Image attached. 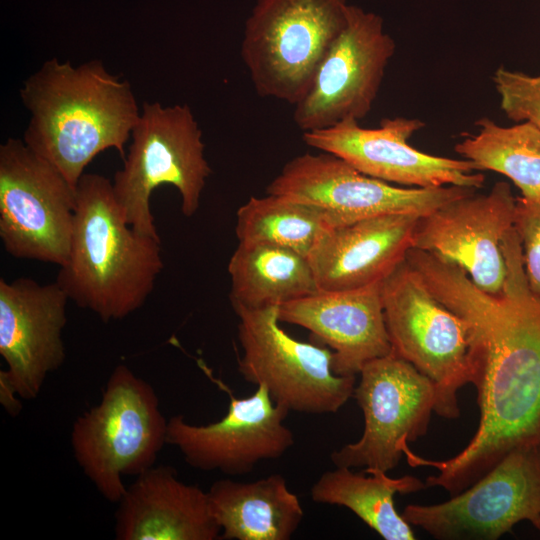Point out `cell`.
<instances>
[{
	"mask_svg": "<svg viewBox=\"0 0 540 540\" xmlns=\"http://www.w3.org/2000/svg\"><path fill=\"white\" fill-rule=\"evenodd\" d=\"M506 275L499 294L479 289L456 264L416 251L411 264L429 290L469 328L480 408L469 444L447 460L405 451L411 466L436 468L426 487L454 496L491 470L514 448L537 441L540 425V295L529 287L517 233L505 236Z\"/></svg>",
	"mask_w": 540,
	"mask_h": 540,
	"instance_id": "obj_1",
	"label": "cell"
},
{
	"mask_svg": "<svg viewBox=\"0 0 540 540\" xmlns=\"http://www.w3.org/2000/svg\"><path fill=\"white\" fill-rule=\"evenodd\" d=\"M20 98L31 114L23 141L74 188L99 153L115 149L125 157L141 114L131 84L96 59L76 67L45 61L24 81Z\"/></svg>",
	"mask_w": 540,
	"mask_h": 540,
	"instance_id": "obj_2",
	"label": "cell"
},
{
	"mask_svg": "<svg viewBox=\"0 0 540 540\" xmlns=\"http://www.w3.org/2000/svg\"><path fill=\"white\" fill-rule=\"evenodd\" d=\"M163 266L161 241L126 222L112 181L84 173L69 254L56 277L69 300L103 322L121 320L144 305Z\"/></svg>",
	"mask_w": 540,
	"mask_h": 540,
	"instance_id": "obj_3",
	"label": "cell"
},
{
	"mask_svg": "<svg viewBox=\"0 0 540 540\" xmlns=\"http://www.w3.org/2000/svg\"><path fill=\"white\" fill-rule=\"evenodd\" d=\"M167 429L153 386L120 364L111 372L100 402L74 421L73 455L97 491L118 503L127 488L123 477L138 476L155 465L167 444Z\"/></svg>",
	"mask_w": 540,
	"mask_h": 540,
	"instance_id": "obj_4",
	"label": "cell"
},
{
	"mask_svg": "<svg viewBox=\"0 0 540 540\" xmlns=\"http://www.w3.org/2000/svg\"><path fill=\"white\" fill-rule=\"evenodd\" d=\"M131 138L123 167L113 177L114 196L134 230L160 240L150 204L157 187L169 184L177 189L186 217L199 208L211 174L202 131L188 105L144 102Z\"/></svg>",
	"mask_w": 540,
	"mask_h": 540,
	"instance_id": "obj_5",
	"label": "cell"
},
{
	"mask_svg": "<svg viewBox=\"0 0 540 540\" xmlns=\"http://www.w3.org/2000/svg\"><path fill=\"white\" fill-rule=\"evenodd\" d=\"M346 0H257L241 57L259 96L296 105L347 23Z\"/></svg>",
	"mask_w": 540,
	"mask_h": 540,
	"instance_id": "obj_6",
	"label": "cell"
},
{
	"mask_svg": "<svg viewBox=\"0 0 540 540\" xmlns=\"http://www.w3.org/2000/svg\"><path fill=\"white\" fill-rule=\"evenodd\" d=\"M380 295L392 351L433 382L435 412L457 418L458 391L476 379L466 321L437 299L406 258L381 282Z\"/></svg>",
	"mask_w": 540,
	"mask_h": 540,
	"instance_id": "obj_7",
	"label": "cell"
},
{
	"mask_svg": "<svg viewBox=\"0 0 540 540\" xmlns=\"http://www.w3.org/2000/svg\"><path fill=\"white\" fill-rule=\"evenodd\" d=\"M233 309L243 351L238 371L247 382L264 385L276 404L326 414L337 412L353 396L356 377L334 373L330 348L288 335L279 326L278 306Z\"/></svg>",
	"mask_w": 540,
	"mask_h": 540,
	"instance_id": "obj_8",
	"label": "cell"
},
{
	"mask_svg": "<svg viewBox=\"0 0 540 540\" xmlns=\"http://www.w3.org/2000/svg\"><path fill=\"white\" fill-rule=\"evenodd\" d=\"M76 188L23 140L0 145V238L19 259L61 266L71 244Z\"/></svg>",
	"mask_w": 540,
	"mask_h": 540,
	"instance_id": "obj_9",
	"label": "cell"
},
{
	"mask_svg": "<svg viewBox=\"0 0 540 540\" xmlns=\"http://www.w3.org/2000/svg\"><path fill=\"white\" fill-rule=\"evenodd\" d=\"M356 398L364 417L360 439L334 451L335 467L388 472L404 455L402 444L426 434L435 412L433 382L394 351L367 362L359 372Z\"/></svg>",
	"mask_w": 540,
	"mask_h": 540,
	"instance_id": "obj_10",
	"label": "cell"
},
{
	"mask_svg": "<svg viewBox=\"0 0 540 540\" xmlns=\"http://www.w3.org/2000/svg\"><path fill=\"white\" fill-rule=\"evenodd\" d=\"M402 517L441 540H496L515 524L540 520V445L514 448L448 501L407 505Z\"/></svg>",
	"mask_w": 540,
	"mask_h": 540,
	"instance_id": "obj_11",
	"label": "cell"
},
{
	"mask_svg": "<svg viewBox=\"0 0 540 540\" xmlns=\"http://www.w3.org/2000/svg\"><path fill=\"white\" fill-rule=\"evenodd\" d=\"M474 192V188L455 185L397 187L363 174L342 158L323 151L292 158L266 188L267 194L326 209L339 225L387 214L422 217Z\"/></svg>",
	"mask_w": 540,
	"mask_h": 540,
	"instance_id": "obj_12",
	"label": "cell"
},
{
	"mask_svg": "<svg viewBox=\"0 0 540 540\" xmlns=\"http://www.w3.org/2000/svg\"><path fill=\"white\" fill-rule=\"evenodd\" d=\"M395 48L382 17L348 5L344 29L320 63L307 94L294 105L298 128L313 131L366 117Z\"/></svg>",
	"mask_w": 540,
	"mask_h": 540,
	"instance_id": "obj_13",
	"label": "cell"
},
{
	"mask_svg": "<svg viewBox=\"0 0 540 540\" xmlns=\"http://www.w3.org/2000/svg\"><path fill=\"white\" fill-rule=\"evenodd\" d=\"M425 123L417 118H384L378 128L347 119L328 128L303 132L310 147L334 154L370 177L417 188L462 186L478 189L485 176L467 159L422 152L409 144Z\"/></svg>",
	"mask_w": 540,
	"mask_h": 540,
	"instance_id": "obj_14",
	"label": "cell"
},
{
	"mask_svg": "<svg viewBox=\"0 0 540 540\" xmlns=\"http://www.w3.org/2000/svg\"><path fill=\"white\" fill-rule=\"evenodd\" d=\"M216 382L230 397L228 411L220 420L196 425L182 414L168 419L167 444L176 447L188 465L245 475L260 461L277 459L293 446L294 434L284 424L290 411L276 404L264 385H258L249 397L237 398Z\"/></svg>",
	"mask_w": 540,
	"mask_h": 540,
	"instance_id": "obj_15",
	"label": "cell"
},
{
	"mask_svg": "<svg viewBox=\"0 0 540 540\" xmlns=\"http://www.w3.org/2000/svg\"><path fill=\"white\" fill-rule=\"evenodd\" d=\"M516 198L505 181L446 203L418 219L412 248L450 261L481 290L502 291L506 264L502 243L514 225Z\"/></svg>",
	"mask_w": 540,
	"mask_h": 540,
	"instance_id": "obj_16",
	"label": "cell"
},
{
	"mask_svg": "<svg viewBox=\"0 0 540 540\" xmlns=\"http://www.w3.org/2000/svg\"><path fill=\"white\" fill-rule=\"evenodd\" d=\"M68 300L56 281L0 279V355L7 365L0 379L24 400L35 399L47 376L65 361Z\"/></svg>",
	"mask_w": 540,
	"mask_h": 540,
	"instance_id": "obj_17",
	"label": "cell"
},
{
	"mask_svg": "<svg viewBox=\"0 0 540 540\" xmlns=\"http://www.w3.org/2000/svg\"><path fill=\"white\" fill-rule=\"evenodd\" d=\"M381 282L346 291L316 292L278 307L280 322L301 326L333 353L340 376H356L392 350L380 295Z\"/></svg>",
	"mask_w": 540,
	"mask_h": 540,
	"instance_id": "obj_18",
	"label": "cell"
},
{
	"mask_svg": "<svg viewBox=\"0 0 540 540\" xmlns=\"http://www.w3.org/2000/svg\"><path fill=\"white\" fill-rule=\"evenodd\" d=\"M419 218L387 214L332 228L308 257L318 290L346 291L382 282L412 248Z\"/></svg>",
	"mask_w": 540,
	"mask_h": 540,
	"instance_id": "obj_19",
	"label": "cell"
},
{
	"mask_svg": "<svg viewBox=\"0 0 540 540\" xmlns=\"http://www.w3.org/2000/svg\"><path fill=\"white\" fill-rule=\"evenodd\" d=\"M117 540H216L221 529L208 492L181 481L170 466L136 476L118 502Z\"/></svg>",
	"mask_w": 540,
	"mask_h": 540,
	"instance_id": "obj_20",
	"label": "cell"
},
{
	"mask_svg": "<svg viewBox=\"0 0 540 540\" xmlns=\"http://www.w3.org/2000/svg\"><path fill=\"white\" fill-rule=\"evenodd\" d=\"M207 492L220 539L288 540L304 517L297 495L280 474L253 482L219 479Z\"/></svg>",
	"mask_w": 540,
	"mask_h": 540,
	"instance_id": "obj_21",
	"label": "cell"
},
{
	"mask_svg": "<svg viewBox=\"0 0 540 540\" xmlns=\"http://www.w3.org/2000/svg\"><path fill=\"white\" fill-rule=\"evenodd\" d=\"M228 273L233 307H279L318 290L307 257L270 243H238Z\"/></svg>",
	"mask_w": 540,
	"mask_h": 540,
	"instance_id": "obj_22",
	"label": "cell"
},
{
	"mask_svg": "<svg viewBox=\"0 0 540 540\" xmlns=\"http://www.w3.org/2000/svg\"><path fill=\"white\" fill-rule=\"evenodd\" d=\"M425 487L424 482L411 475L391 478L381 470L355 473L349 467L336 466L314 483L311 498L316 503L348 508L386 540H414L411 525L395 509L394 496Z\"/></svg>",
	"mask_w": 540,
	"mask_h": 540,
	"instance_id": "obj_23",
	"label": "cell"
},
{
	"mask_svg": "<svg viewBox=\"0 0 540 540\" xmlns=\"http://www.w3.org/2000/svg\"><path fill=\"white\" fill-rule=\"evenodd\" d=\"M340 226L326 209L284 196L251 197L236 213L238 243H270L305 257Z\"/></svg>",
	"mask_w": 540,
	"mask_h": 540,
	"instance_id": "obj_24",
	"label": "cell"
},
{
	"mask_svg": "<svg viewBox=\"0 0 540 540\" xmlns=\"http://www.w3.org/2000/svg\"><path fill=\"white\" fill-rule=\"evenodd\" d=\"M475 125L477 133L458 142L455 152L479 171L506 176L522 197L540 199V129L529 122L500 126L487 117Z\"/></svg>",
	"mask_w": 540,
	"mask_h": 540,
	"instance_id": "obj_25",
	"label": "cell"
},
{
	"mask_svg": "<svg viewBox=\"0 0 540 540\" xmlns=\"http://www.w3.org/2000/svg\"><path fill=\"white\" fill-rule=\"evenodd\" d=\"M492 81L506 117L517 123L529 122L540 129V75L499 67Z\"/></svg>",
	"mask_w": 540,
	"mask_h": 540,
	"instance_id": "obj_26",
	"label": "cell"
},
{
	"mask_svg": "<svg viewBox=\"0 0 540 540\" xmlns=\"http://www.w3.org/2000/svg\"><path fill=\"white\" fill-rule=\"evenodd\" d=\"M514 228L530 289L540 295V199L516 198Z\"/></svg>",
	"mask_w": 540,
	"mask_h": 540,
	"instance_id": "obj_27",
	"label": "cell"
},
{
	"mask_svg": "<svg viewBox=\"0 0 540 540\" xmlns=\"http://www.w3.org/2000/svg\"><path fill=\"white\" fill-rule=\"evenodd\" d=\"M537 442H538L539 445H540V425H539L538 433H537Z\"/></svg>",
	"mask_w": 540,
	"mask_h": 540,
	"instance_id": "obj_28",
	"label": "cell"
},
{
	"mask_svg": "<svg viewBox=\"0 0 540 540\" xmlns=\"http://www.w3.org/2000/svg\"><path fill=\"white\" fill-rule=\"evenodd\" d=\"M535 527L540 531V520L537 522V524L535 525Z\"/></svg>",
	"mask_w": 540,
	"mask_h": 540,
	"instance_id": "obj_29",
	"label": "cell"
}]
</instances>
